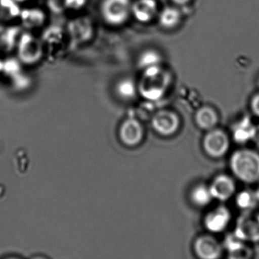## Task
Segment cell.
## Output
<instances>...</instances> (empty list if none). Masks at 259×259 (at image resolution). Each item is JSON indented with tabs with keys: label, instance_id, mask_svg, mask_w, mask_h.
Instances as JSON below:
<instances>
[{
	"label": "cell",
	"instance_id": "1",
	"mask_svg": "<svg viewBox=\"0 0 259 259\" xmlns=\"http://www.w3.org/2000/svg\"><path fill=\"white\" fill-rule=\"evenodd\" d=\"M138 83V89L142 96L151 101L160 99L171 84L170 73L162 65L143 69Z\"/></svg>",
	"mask_w": 259,
	"mask_h": 259
},
{
	"label": "cell",
	"instance_id": "33",
	"mask_svg": "<svg viewBox=\"0 0 259 259\" xmlns=\"http://www.w3.org/2000/svg\"><path fill=\"white\" fill-rule=\"evenodd\" d=\"M258 84H259V79H258Z\"/></svg>",
	"mask_w": 259,
	"mask_h": 259
},
{
	"label": "cell",
	"instance_id": "22",
	"mask_svg": "<svg viewBox=\"0 0 259 259\" xmlns=\"http://www.w3.org/2000/svg\"><path fill=\"white\" fill-rule=\"evenodd\" d=\"M236 205L243 211L254 210L259 204L256 191L245 189L238 194L236 198Z\"/></svg>",
	"mask_w": 259,
	"mask_h": 259
},
{
	"label": "cell",
	"instance_id": "23",
	"mask_svg": "<svg viewBox=\"0 0 259 259\" xmlns=\"http://www.w3.org/2000/svg\"><path fill=\"white\" fill-rule=\"evenodd\" d=\"M161 64V55L154 50H147L143 51L139 56L137 61L138 66L142 70Z\"/></svg>",
	"mask_w": 259,
	"mask_h": 259
},
{
	"label": "cell",
	"instance_id": "10",
	"mask_svg": "<svg viewBox=\"0 0 259 259\" xmlns=\"http://www.w3.org/2000/svg\"><path fill=\"white\" fill-rule=\"evenodd\" d=\"M193 249L201 259L219 258L223 252L222 245L210 235L198 236L194 242Z\"/></svg>",
	"mask_w": 259,
	"mask_h": 259
},
{
	"label": "cell",
	"instance_id": "28",
	"mask_svg": "<svg viewBox=\"0 0 259 259\" xmlns=\"http://www.w3.org/2000/svg\"><path fill=\"white\" fill-rule=\"evenodd\" d=\"M88 0H71L69 10H79L84 8Z\"/></svg>",
	"mask_w": 259,
	"mask_h": 259
},
{
	"label": "cell",
	"instance_id": "27",
	"mask_svg": "<svg viewBox=\"0 0 259 259\" xmlns=\"http://www.w3.org/2000/svg\"><path fill=\"white\" fill-rule=\"evenodd\" d=\"M250 107L253 114L259 117V93L256 94L251 98Z\"/></svg>",
	"mask_w": 259,
	"mask_h": 259
},
{
	"label": "cell",
	"instance_id": "11",
	"mask_svg": "<svg viewBox=\"0 0 259 259\" xmlns=\"http://www.w3.org/2000/svg\"><path fill=\"white\" fill-rule=\"evenodd\" d=\"M158 13L157 0H134L132 3L131 16L139 23H150Z\"/></svg>",
	"mask_w": 259,
	"mask_h": 259
},
{
	"label": "cell",
	"instance_id": "30",
	"mask_svg": "<svg viewBox=\"0 0 259 259\" xmlns=\"http://www.w3.org/2000/svg\"><path fill=\"white\" fill-rule=\"evenodd\" d=\"M192 0H171V2L177 6H185L190 3Z\"/></svg>",
	"mask_w": 259,
	"mask_h": 259
},
{
	"label": "cell",
	"instance_id": "29",
	"mask_svg": "<svg viewBox=\"0 0 259 259\" xmlns=\"http://www.w3.org/2000/svg\"><path fill=\"white\" fill-rule=\"evenodd\" d=\"M251 141H253L254 145H255L256 147L259 149V124L258 125H254Z\"/></svg>",
	"mask_w": 259,
	"mask_h": 259
},
{
	"label": "cell",
	"instance_id": "3",
	"mask_svg": "<svg viewBox=\"0 0 259 259\" xmlns=\"http://www.w3.org/2000/svg\"><path fill=\"white\" fill-rule=\"evenodd\" d=\"M45 58L49 63H57L72 49L66 28L60 25L47 27L42 34Z\"/></svg>",
	"mask_w": 259,
	"mask_h": 259
},
{
	"label": "cell",
	"instance_id": "2",
	"mask_svg": "<svg viewBox=\"0 0 259 259\" xmlns=\"http://www.w3.org/2000/svg\"><path fill=\"white\" fill-rule=\"evenodd\" d=\"M230 167L236 178L248 184L259 181V153L248 148L233 152Z\"/></svg>",
	"mask_w": 259,
	"mask_h": 259
},
{
	"label": "cell",
	"instance_id": "16",
	"mask_svg": "<svg viewBox=\"0 0 259 259\" xmlns=\"http://www.w3.org/2000/svg\"><path fill=\"white\" fill-rule=\"evenodd\" d=\"M224 248L227 250L230 259H248L252 257L253 251L245 241L238 238L236 235L230 234L225 238Z\"/></svg>",
	"mask_w": 259,
	"mask_h": 259
},
{
	"label": "cell",
	"instance_id": "24",
	"mask_svg": "<svg viewBox=\"0 0 259 259\" xmlns=\"http://www.w3.org/2000/svg\"><path fill=\"white\" fill-rule=\"evenodd\" d=\"M71 0H46L47 7L53 14H63L69 11Z\"/></svg>",
	"mask_w": 259,
	"mask_h": 259
},
{
	"label": "cell",
	"instance_id": "21",
	"mask_svg": "<svg viewBox=\"0 0 259 259\" xmlns=\"http://www.w3.org/2000/svg\"><path fill=\"white\" fill-rule=\"evenodd\" d=\"M21 8L17 0H0V19L4 22L19 19Z\"/></svg>",
	"mask_w": 259,
	"mask_h": 259
},
{
	"label": "cell",
	"instance_id": "14",
	"mask_svg": "<svg viewBox=\"0 0 259 259\" xmlns=\"http://www.w3.org/2000/svg\"><path fill=\"white\" fill-rule=\"evenodd\" d=\"M209 188L213 198L221 201L230 199L236 192L234 180L225 174L217 176Z\"/></svg>",
	"mask_w": 259,
	"mask_h": 259
},
{
	"label": "cell",
	"instance_id": "15",
	"mask_svg": "<svg viewBox=\"0 0 259 259\" xmlns=\"http://www.w3.org/2000/svg\"><path fill=\"white\" fill-rule=\"evenodd\" d=\"M22 31L21 25H0V54H9L16 51Z\"/></svg>",
	"mask_w": 259,
	"mask_h": 259
},
{
	"label": "cell",
	"instance_id": "9",
	"mask_svg": "<svg viewBox=\"0 0 259 259\" xmlns=\"http://www.w3.org/2000/svg\"><path fill=\"white\" fill-rule=\"evenodd\" d=\"M152 125L155 131L161 136H169L175 134L180 126L178 115L170 110H160L154 115Z\"/></svg>",
	"mask_w": 259,
	"mask_h": 259
},
{
	"label": "cell",
	"instance_id": "31",
	"mask_svg": "<svg viewBox=\"0 0 259 259\" xmlns=\"http://www.w3.org/2000/svg\"><path fill=\"white\" fill-rule=\"evenodd\" d=\"M3 68H4V60L0 59V73L3 72Z\"/></svg>",
	"mask_w": 259,
	"mask_h": 259
},
{
	"label": "cell",
	"instance_id": "7",
	"mask_svg": "<svg viewBox=\"0 0 259 259\" xmlns=\"http://www.w3.org/2000/svg\"><path fill=\"white\" fill-rule=\"evenodd\" d=\"M234 234L245 242H259V212L243 211L236 221Z\"/></svg>",
	"mask_w": 259,
	"mask_h": 259
},
{
	"label": "cell",
	"instance_id": "26",
	"mask_svg": "<svg viewBox=\"0 0 259 259\" xmlns=\"http://www.w3.org/2000/svg\"><path fill=\"white\" fill-rule=\"evenodd\" d=\"M116 88H117L118 92L123 97H132L136 93V85L130 79L122 80L118 83Z\"/></svg>",
	"mask_w": 259,
	"mask_h": 259
},
{
	"label": "cell",
	"instance_id": "25",
	"mask_svg": "<svg viewBox=\"0 0 259 259\" xmlns=\"http://www.w3.org/2000/svg\"><path fill=\"white\" fill-rule=\"evenodd\" d=\"M23 65L20 63L17 57L16 59H10V60H4V68H3V72H5L10 76L16 77V75L21 73L22 68Z\"/></svg>",
	"mask_w": 259,
	"mask_h": 259
},
{
	"label": "cell",
	"instance_id": "6",
	"mask_svg": "<svg viewBox=\"0 0 259 259\" xmlns=\"http://www.w3.org/2000/svg\"><path fill=\"white\" fill-rule=\"evenodd\" d=\"M65 28L72 48L87 45L95 37V23L88 16H76L70 19Z\"/></svg>",
	"mask_w": 259,
	"mask_h": 259
},
{
	"label": "cell",
	"instance_id": "5",
	"mask_svg": "<svg viewBox=\"0 0 259 259\" xmlns=\"http://www.w3.org/2000/svg\"><path fill=\"white\" fill-rule=\"evenodd\" d=\"M133 0H102L100 14L104 23L119 28L127 23L131 16Z\"/></svg>",
	"mask_w": 259,
	"mask_h": 259
},
{
	"label": "cell",
	"instance_id": "19",
	"mask_svg": "<svg viewBox=\"0 0 259 259\" xmlns=\"http://www.w3.org/2000/svg\"><path fill=\"white\" fill-rule=\"evenodd\" d=\"M254 125L249 118L244 117L238 121L233 128V138L239 144H245L251 140Z\"/></svg>",
	"mask_w": 259,
	"mask_h": 259
},
{
	"label": "cell",
	"instance_id": "18",
	"mask_svg": "<svg viewBox=\"0 0 259 259\" xmlns=\"http://www.w3.org/2000/svg\"><path fill=\"white\" fill-rule=\"evenodd\" d=\"M158 23L166 30L177 28L181 22L182 15L180 10L174 7H166L158 13Z\"/></svg>",
	"mask_w": 259,
	"mask_h": 259
},
{
	"label": "cell",
	"instance_id": "8",
	"mask_svg": "<svg viewBox=\"0 0 259 259\" xmlns=\"http://www.w3.org/2000/svg\"><path fill=\"white\" fill-rule=\"evenodd\" d=\"M204 151L213 158L224 157L230 148V139L225 132L220 128L209 130L202 141Z\"/></svg>",
	"mask_w": 259,
	"mask_h": 259
},
{
	"label": "cell",
	"instance_id": "13",
	"mask_svg": "<svg viewBox=\"0 0 259 259\" xmlns=\"http://www.w3.org/2000/svg\"><path fill=\"white\" fill-rule=\"evenodd\" d=\"M46 13L38 7H26L21 10L19 20L21 27L25 31H35L45 26L47 22Z\"/></svg>",
	"mask_w": 259,
	"mask_h": 259
},
{
	"label": "cell",
	"instance_id": "17",
	"mask_svg": "<svg viewBox=\"0 0 259 259\" xmlns=\"http://www.w3.org/2000/svg\"><path fill=\"white\" fill-rule=\"evenodd\" d=\"M195 121L196 125L201 130L209 131L216 128L219 118L216 110L210 106H204L198 109L195 113Z\"/></svg>",
	"mask_w": 259,
	"mask_h": 259
},
{
	"label": "cell",
	"instance_id": "32",
	"mask_svg": "<svg viewBox=\"0 0 259 259\" xmlns=\"http://www.w3.org/2000/svg\"><path fill=\"white\" fill-rule=\"evenodd\" d=\"M256 194H257V200H258L259 202V187L258 189L256 190Z\"/></svg>",
	"mask_w": 259,
	"mask_h": 259
},
{
	"label": "cell",
	"instance_id": "12",
	"mask_svg": "<svg viewBox=\"0 0 259 259\" xmlns=\"http://www.w3.org/2000/svg\"><path fill=\"white\" fill-rule=\"evenodd\" d=\"M231 213L227 207L220 205L206 214L204 224L206 229L211 233L224 231L230 224Z\"/></svg>",
	"mask_w": 259,
	"mask_h": 259
},
{
	"label": "cell",
	"instance_id": "4",
	"mask_svg": "<svg viewBox=\"0 0 259 259\" xmlns=\"http://www.w3.org/2000/svg\"><path fill=\"white\" fill-rule=\"evenodd\" d=\"M15 51L16 57L23 66H34L45 58L41 39L31 31H22Z\"/></svg>",
	"mask_w": 259,
	"mask_h": 259
},
{
	"label": "cell",
	"instance_id": "20",
	"mask_svg": "<svg viewBox=\"0 0 259 259\" xmlns=\"http://www.w3.org/2000/svg\"><path fill=\"white\" fill-rule=\"evenodd\" d=\"M189 197L192 204L198 207H206L213 199L209 186L204 183H198L194 186L191 189Z\"/></svg>",
	"mask_w": 259,
	"mask_h": 259
}]
</instances>
